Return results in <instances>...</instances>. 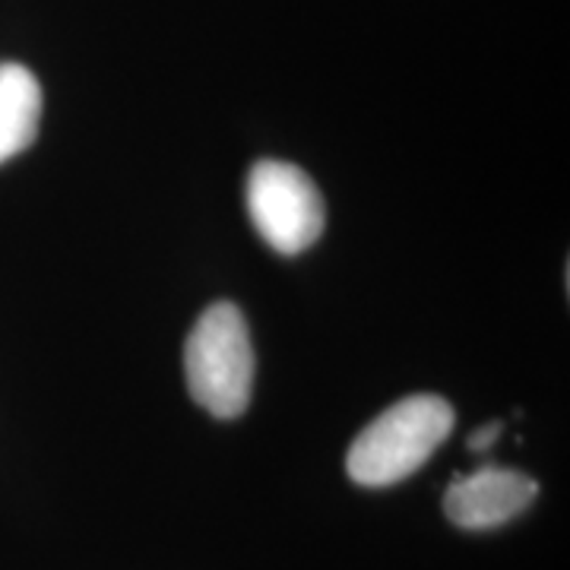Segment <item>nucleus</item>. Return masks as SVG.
<instances>
[{
	"label": "nucleus",
	"mask_w": 570,
	"mask_h": 570,
	"mask_svg": "<svg viewBox=\"0 0 570 570\" xmlns=\"http://www.w3.org/2000/svg\"><path fill=\"white\" fill-rule=\"evenodd\" d=\"M184 377L197 406L216 419H238L254 390V343L245 314L216 302L197 317L184 346Z\"/></svg>",
	"instance_id": "obj_2"
},
{
	"label": "nucleus",
	"mask_w": 570,
	"mask_h": 570,
	"mask_svg": "<svg viewBox=\"0 0 570 570\" xmlns=\"http://www.w3.org/2000/svg\"><path fill=\"white\" fill-rule=\"evenodd\" d=\"M453 406L444 396L415 393L384 409L352 441L348 479L365 489H387L425 466L453 431Z\"/></svg>",
	"instance_id": "obj_1"
},
{
	"label": "nucleus",
	"mask_w": 570,
	"mask_h": 570,
	"mask_svg": "<svg viewBox=\"0 0 570 570\" xmlns=\"http://www.w3.org/2000/svg\"><path fill=\"white\" fill-rule=\"evenodd\" d=\"M504 431V422H489V425H482V428H475L472 434H469V441H466V448L472 450V453H485V450H491V444L498 441V434Z\"/></svg>",
	"instance_id": "obj_6"
},
{
	"label": "nucleus",
	"mask_w": 570,
	"mask_h": 570,
	"mask_svg": "<svg viewBox=\"0 0 570 570\" xmlns=\"http://www.w3.org/2000/svg\"><path fill=\"white\" fill-rule=\"evenodd\" d=\"M539 494L535 479L520 469L482 466L450 482L444 494L448 520L460 530H498L520 517Z\"/></svg>",
	"instance_id": "obj_4"
},
{
	"label": "nucleus",
	"mask_w": 570,
	"mask_h": 570,
	"mask_svg": "<svg viewBox=\"0 0 570 570\" xmlns=\"http://www.w3.org/2000/svg\"><path fill=\"white\" fill-rule=\"evenodd\" d=\"M247 213L266 245L288 257L314 245L326 223L317 184L298 165L279 159H261L250 168Z\"/></svg>",
	"instance_id": "obj_3"
},
{
	"label": "nucleus",
	"mask_w": 570,
	"mask_h": 570,
	"mask_svg": "<svg viewBox=\"0 0 570 570\" xmlns=\"http://www.w3.org/2000/svg\"><path fill=\"white\" fill-rule=\"evenodd\" d=\"M41 121V86L22 63H0V165L26 153Z\"/></svg>",
	"instance_id": "obj_5"
}]
</instances>
